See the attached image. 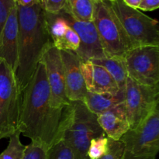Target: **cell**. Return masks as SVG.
<instances>
[{
	"mask_svg": "<svg viewBox=\"0 0 159 159\" xmlns=\"http://www.w3.org/2000/svg\"><path fill=\"white\" fill-rule=\"evenodd\" d=\"M51 99L44 65L40 61L22 92L18 131L47 150L60 141L65 109L54 107Z\"/></svg>",
	"mask_w": 159,
	"mask_h": 159,
	"instance_id": "1",
	"label": "cell"
},
{
	"mask_svg": "<svg viewBox=\"0 0 159 159\" xmlns=\"http://www.w3.org/2000/svg\"><path fill=\"white\" fill-rule=\"evenodd\" d=\"M18 15V57L15 75L23 92L34 75L45 49L52 41L45 11L40 3L29 7L16 5Z\"/></svg>",
	"mask_w": 159,
	"mask_h": 159,
	"instance_id": "2",
	"label": "cell"
},
{
	"mask_svg": "<svg viewBox=\"0 0 159 159\" xmlns=\"http://www.w3.org/2000/svg\"><path fill=\"white\" fill-rule=\"evenodd\" d=\"M97 116L88 110L82 101L70 102L65 107L60 141H63L80 159H89L87 152L92 139L104 136Z\"/></svg>",
	"mask_w": 159,
	"mask_h": 159,
	"instance_id": "3",
	"label": "cell"
},
{
	"mask_svg": "<svg viewBox=\"0 0 159 159\" xmlns=\"http://www.w3.org/2000/svg\"><path fill=\"white\" fill-rule=\"evenodd\" d=\"M92 21L97 30L105 57L124 59L125 54L133 49L110 2L95 0Z\"/></svg>",
	"mask_w": 159,
	"mask_h": 159,
	"instance_id": "4",
	"label": "cell"
},
{
	"mask_svg": "<svg viewBox=\"0 0 159 159\" xmlns=\"http://www.w3.org/2000/svg\"><path fill=\"white\" fill-rule=\"evenodd\" d=\"M122 159H155L159 152V109L153 111L134 128L121 137Z\"/></svg>",
	"mask_w": 159,
	"mask_h": 159,
	"instance_id": "5",
	"label": "cell"
},
{
	"mask_svg": "<svg viewBox=\"0 0 159 159\" xmlns=\"http://www.w3.org/2000/svg\"><path fill=\"white\" fill-rule=\"evenodd\" d=\"M22 91L15 73L0 59V140L18 131Z\"/></svg>",
	"mask_w": 159,
	"mask_h": 159,
	"instance_id": "6",
	"label": "cell"
},
{
	"mask_svg": "<svg viewBox=\"0 0 159 159\" xmlns=\"http://www.w3.org/2000/svg\"><path fill=\"white\" fill-rule=\"evenodd\" d=\"M110 2L133 48L159 46L158 20L148 16L138 9L129 7L123 0Z\"/></svg>",
	"mask_w": 159,
	"mask_h": 159,
	"instance_id": "7",
	"label": "cell"
},
{
	"mask_svg": "<svg viewBox=\"0 0 159 159\" xmlns=\"http://www.w3.org/2000/svg\"><path fill=\"white\" fill-rule=\"evenodd\" d=\"M158 105L159 86H148L127 78L124 106L130 129L139 125Z\"/></svg>",
	"mask_w": 159,
	"mask_h": 159,
	"instance_id": "8",
	"label": "cell"
},
{
	"mask_svg": "<svg viewBox=\"0 0 159 159\" xmlns=\"http://www.w3.org/2000/svg\"><path fill=\"white\" fill-rule=\"evenodd\" d=\"M124 60L129 78L148 86H159V46L133 48Z\"/></svg>",
	"mask_w": 159,
	"mask_h": 159,
	"instance_id": "9",
	"label": "cell"
},
{
	"mask_svg": "<svg viewBox=\"0 0 159 159\" xmlns=\"http://www.w3.org/2000/svg\"><path fill=\"white\" fill-rule=\"evenodd\" d=\"M40 61L44 65L51 92V102L56 108L64 109L70 103L65 93V75L60 50L51 43L45 49Z\"/></svg>",
	"mask_w": 159,
	"mask_h": 159,
	"instance_id": "10",
	"label": "cell"
},
{
	"mask_svg": "<svg viewBox=\"0 0 159 159\" xmlns=\"http://www.w3.org/2000/svg\"><path fill=\"white\" fill-rule=\"evenodd\" d=\"M60 14L79 35L80 47L76 54L81 62L105 57L97 30L93 21L76 20L64 11H61Z\"/></svg>",
	"mask_w": 159,
	"mask_h": 159,
	"instance_id": "11",
	"label": "cell"
},
{
	"mask_svg": "<svg viewBox=\"0 0 159 159\" xmlns=\"http://www.w3.org/2000/svg\"><path fill=\"white\" fill-rule=\"evenodd\" d=\"M65 75V93L70 102L82 101L87 93L81 71V61L73 51H60Z\"/></svg>",
	"mask_w": 159,
	"mask_h": 159,
	"instance_id": "12",
	"label": "cell"
},
{
	"mask_svg": "<svg viewBox=\"0 0 159 159\" xmlns=\"http://www.w3.org/2000/svg\"><path fill=\"white\" fill-rule=\"evenodd\" d=\"M18 15L15 4L0 32V59L4 61L14 73L18 57Z\"/></svg>",
	"mask_w": 159,
	"mask_h": 159,
	"instance_id": "13",
	"label": "cell"
},
{
	"mask_svg": "<svg viewBox=\"0 0 159 159\" xmlns=\"http://www.w3.org/2000/svg\"><path fill=\"white\" fill-rule=\"evenodd\" d=\"M81 71L87 91L93 93H116L120 91L114 79L100 65L90 61L81 62Z\"/></svg>",
	"mask_w": 159,
	"mask_h": 159,
	"instance_id": "14",
	"label": "cell"
},
{
	"mask_svg": "<svg viewBox=\"0 0 159 159\" xmlns=\"http://www.w3.org/2000/svg\"><path fill=\"white\" fill-rule=\"evenodd\" d=\"M99 126L107 138L120 141L130 129L124 102L97 116Z\"/></svg>",
	"mask_w": 159,
	"mask_h": 159,
	"instance_id": "15",
	"label": "cell"
},
{
	"mask_svg": "<svg viewBox=\"0 0 159 159\" xmlns=\"http://www.w3.org/2000/svg\"><path fill=\"white\" fill-rule=\"evenodd\" d=\"M83 103L95 115L101 114L124 102V92L116 93H93L87 91Z\"/></svg>",
	"mask_w": 159,
	"mask_h": 159,
	"instance_id": "16",
	"label": "cell"
},
{
	"mask_svg": "<svg viewBox=\"0 0 159 159\" xmlns=\"http://www.w3.org/2000/svg\"><path fill=\"white\" fill-rule=\"evenodd\" d=\"M96 65L103 67L112 76L120 90L124 92L126 82L128 78L127 68L124 59L116 58V57H103L98 59L89 60Z\"/></svg>",
	"mask_w": 159,
	"mask_h": 159,
	"instance_id": "17",
	"label": "cell"
},
{
	"mask_svg": "<svg viewBox=\"0 0 159 159\" xmlns=\"http://www.w3.org/2000/svg\"><path fill=\"white\" fill-rule=\"evenodd\" d=\"M95 0H67L62 11L79 21H92Z\"/></svg>",
	"mask_w": 159,
	"mask_h": 159,
	"instance_id": "18",
	"label": "cell"
},
{
	"mask_svg": "<svg viewBox=\"0 0 159 159\" xmlns=\"http://www.w3.org/2000/svg\"><path fill=\"white\" fill-rule=\"evenodd\" d=\"M20 132H16L9 137V141L6 148L0 154V159H22L25 147L20 141Z\"/></svg>",
	"mask_w": 159,
	"mask_h": 159,
	"instance_id": "19",
	"label": "cell"
},
{
	"mask_svg": "<svg viewBox=\"0 0 159 159\" xmlns=\"http://www.w3.org/2000/svg\"><path fill=\"white\" fill-rule=\"evenodd\" d=\"M48 159H80L63 141H59L47 152Z\"/></svg>",
	"mask_w": 159,
	"mask_h": 159,
	"instance_id": "20",
	"label": "cell"
},
{
	"mask_svg": "<svg viewBox=\"0 0 159 159\" xmlns=\"http://www.w3.org/2000/svg\"><path fill=\"white\" fill-rule=\"evenodd\" d=\"M109 138L106 135L91 140L87 152L89 159H98L108 150Z\"/></svg>",
	"mask_w": 159,
	"mask_h": 159,
	"instance_id": "21",
	"label": "cell"
},
{
	"mask_svg": "<svg viewBox=\"0 0 159 159\" xmlns=\"http://www.w3.org/2000/svg\"><path fill=\"white\" fill-rule=\"evenodd\" d=\"M47 150L40 144L32 143L26 145L22 159H48Z\"/></svg>",
	"mask_w": 159,
	"mask_h": 159,
	"instance_id": "22",
	"label": "cell"
},
{
	"mask_svg": "<svg viewBox=\"0 0 159 159\" xmlns=\"http://www.w3.org/2000/svg\"><path fill=\"white\" fill-rule=\"evenodd\" d=\"M123 154H124L123 143L120 141H114L109 138L108 150L102 156L98 159H122Z\"/></svg>",
	"mask_w": 159,
	"mask_h": 159,
	"instance_id": "23",
	"label": "cell"
},
{
	"mask_svg": "<svg viewBox=\"0 0 159 159\" xmlns=\"http://www.w3.org/2000/svg\"><path fill=\"white\" fill-rule=\"evenodd\" d=\"M67 0H40L42 8L50 14H58L65 9Z\"/></svg>",
	"mask_w": 159,
	"mask_h": 159,
	"instance_id": "24",
	"label": "cell"
},
{
	"mask_svg": "<svg viewBox=\"0 0 159 159\" xmlns=\"http://www.w3.org/2000/svg\"><path fill=\"white\" fill-rule=\"evenodd\" d=\"M15 6L13 0H0V32L4 26L12 8Z\"/></svg>",
	"mask_w": 159,
	"mask_h": 159,
	"instance_id": "25",
	"label": "cell"
},
{
	"mask_svg": "<svg viewBox=\"0 0 159 159\" xmlns=\"http://www.w3.org/2000/svg\"><path fill=\"white\" fill-rule=\"evenodd\" d=\"M159 7V0H141L138 9L143 11H154Z\"/></svg>",
	"mask_w": 159,
	"mask_h": 159,
	"instance_id": "26",
	"label": "cell"
},
{
	"mask_svg": "<svg viewBox=\"0 0 159 159\" xmlns=\"http://www.w3.org/2000/svg\"><path fill=\"white\" fill-rule=\"evenodd\" d=\"M13 1L16 5L24 6V7H29L40 3V0H13Z\"/></svg>",
	"mask_w": 159,
	"mask_h": 159,
	"instance_id": "27",
	"label": "cell"
},
{
	"mask_svg": "<svg viewBox=\"0 0 159 159\" xmlns=\"http://www.w3.org/2000/svg\"><path fill=\"white\" fill-rule=\"evenodd\" d=\"M124 2L127 5V6L133 9H138L139 7V5L141 3V0H123Z\"/></svg>",
	"mask_w": 159,
	"mask_h": 159,
	"instance_id": "28",
	"label": "cell"
},
{
	"mask_svg": "<svg viewBox=\"0 0 159 159\" xmlns=\"http://www.w3.org/2000/svg\"><path fill=\"white\" fill-rule=\"evenodd\" d=\"M107 1H109V2H114V1H116V0H107Z\"/></svg>",
	"mask_w": 159,
	"mask_h": 159,
	"instance_id": "29",
	"label": "cell"
}]
</instances>
